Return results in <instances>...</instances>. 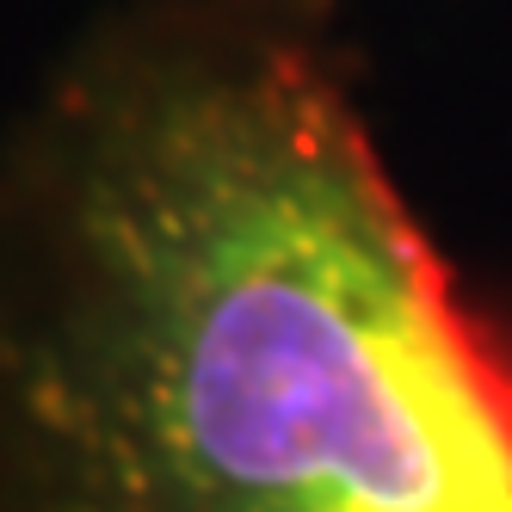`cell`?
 Instances as JSON below:
<instances>
[{"label": "cell", "mask_w": 512, "mask_h": 512, "mask_svg": "<svg viewBox=\"0 0 512 512\" xmlns=\"http://www.w3.org/2000/svg\"><path fill=\"white\" fill-rule=\"evenodd\" d=\"M0 512H512V321L346 0H105L7 112Z\"/></svg>", "instance_id": "obj_1"}]
</instances>
